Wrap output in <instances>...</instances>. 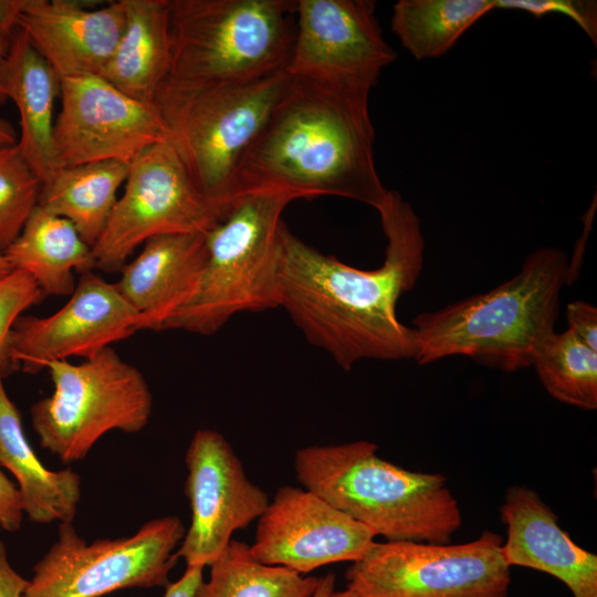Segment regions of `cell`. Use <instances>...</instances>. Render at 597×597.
I'll use <instances>...</instances> for the list:
<instances>
[{"mask_svg":"<svg viewBox=\"0 0 597 597\" xmlns=\"http://www.w3.org/2000/svg\"><path fill=\"white\" fill-rule=\"evenodd\" d=\"M503 542L491 531L464 544L375 542L347 568V588L364 597H506Z\"/></svg>","mask_w":597,"mask_h":597,"instance_id":"30bf717a","label":"cell"},{"mask_svg":"<svg viewBox=\"0 0 597 597\" xmlns=\"http://www.w3.org/2000/svg\"><path fill=\"white\" fill-rule=\"evenodd\" d=\"M329 597H364V596H362L357 591L346 587V589H344V590H337V591L334 590L329 595Z\"/></svg>","mask_w":597,"mask_h":597,"instance_id":"ab89813d","label":"cell"},{"mask_svg":"<svg viewBox=\"0 0 597 597\" xmlns=\"http://www.w3.org/2000/svg\"><path fill=\"white\" fill-rule=\"evenodd\" d=\"M140 331V318L117 290L93 271L81 274L70 300L55 313L20 316L10 339L12 365L25 373L72 357L91 358Z\"/></svg>","mask_w":597,"mask_h":597,"instance_id":"9a60e30c","label":"cell"},{"mask_svg":"<svg viewBox=\"0 0 597 597\" xmlns=\"http://www.w3.org/2000/svg\"><path fill=\"white\" fill-rule=\"evenodd\" d=\"M495 9L520 10L542 18L561 13L572 19L589 39L597 42V4L587 0H495Z\"/></svg>","mask_w":597,"mask_h":597,"instance_id":"f546056e","label":"cell"},{"mask_svg":"<svg viewBox=\"0 0 597 597\" xmlns=\"http://www.w3.org/2000/svg\"><path fill=\"white\" fill-rule=\"evenodd\" d=\"M125 25L101 77L129 97L155 106L171 62L168 0H123Z\"/></svg>","mask_w":597,"mask_h":597,"instance_id":"44dd1931","label":"cell"},{"mask_svg":"<svg viewBox=\"0 0 597 597\" xmlns=\"http://www.w3.org/2000/svg\"><path fill=\"white\" fill-rule=\"evenodd\" d=\"M256 521L252 556L300 575L338 562L354 563L376 537L316 493L293 485L280 486Z\"/></svg>","mask_w":597,"mask_h":597,"instance_id":"2e32d148","label":"cell"},{"mask_svg":"<svg viewBox=\"0 0 597 597\" xmlns=\"http://www.w3.org/2000/svg\"><path fill=\"white\" fill-rule=\"evenodd\" d=\"M494 9L495 0H400L391 30L416 60L438 57Z\"/></svg>","mask_w":597,"mask_h":597,"instance_id":"d4e9b609","label":"cell"},{"mask_svg":"<svg viewBox=\"0 0 597 597\" xmlns=\"http://www.w3.org/2000/svg\"><path fill=\"white\" fill-rule=\"evenodd\" d=\"M168 1L171 62L164 84H234L286 70L297 1Z\"/></svg>","mask_w":597,"mask_h":597,"instance_id":"8992f818","label":"cell"},{"mask_svg":"<svg viewBox=\"0 0 597 597\" xmlns=\"http://www.w3.org/2000/svg\"><path fill=\"white\" fill-rule=\"evenodd\" d=\"M29 0L20 18L33 48L60 78L101 75L125 25L123 0Z\"/></svg>","mask_w":597,"mask_h":597,"instance_id":"e0dca14e","label":"cell"},{"mask_svg":"<svg viewBox=\"0 0 597 597\" xmlns=\"http://www.w3.org/2000/svg\"><path fill=\"white\" fill-rule=\"evenodd\" d=\"M206 255V233H174L148 240L124 265L115 285L138 314L140 331H164L192 296Z\"/></svg>","mask_w":597,"mask_h":597,"instance_id":"d6986e66","label":"cell"},{"mask_svg":"<svg viewBox=\"0 0 597 597\" xmlns=\"http://www.w3.org/2000/svg\"><path fill=\"white\" fill-rule=\"evenodd\" d=\"M18 142L14 128L7 121L0 118V146H12Z\"/></svg>","mask_w":597,"mask_h":597,"instance_id":"8d00e7d4","label":"cell"},{"mask_svg":"<svg viewBox=\"0 0 597 597\" xmlns=\"http://www.w3.org/2000/svg\"><path fill=\"white\" fill-rule=\"evenodd\" d=\"M185 493L191 522L176 552L187 566H210L235 531L256 521L268 493L250 481L229 441L212 429L197 430L185 457Z\"/></svg>","mask_w":597,"mask_h":597,"instance_id":"5bb4252c","label":"cell"},{"mask_svg":"<svg viewBox=\"0 0 597 597\" xmlns=\"http://www.w3.org/2000/svg\"><path fill=\"white\" fill-rule=\"evenodd\" d=\"M397 59L370 0H298L287 73L370 93Z\"/></svg>","mask_w":597,"mask_h":597,"instance_id":"7c38bea8","label":"cell"},{"mask_svg":"<svg viewBox=\"0 0 597 597\" xmlns=\"http://www.w3.org/2000/svg\"><path fill=\"white\" fill-rule=\"evenodd\" d=\"M294 199L254 191L239 196L206 232V261L189 301L164 329L212 335L234 315L280 306L281 219Z\"/></svg>","mask_w":597,"mask_h":597,"instance_id":"5b68a950","label":"cell"},{"mask_svg":"<svg viewBox=\"0 0 597 597\" xmlns=\"http://www.w3.org/2000/svg\"><path fill=\"white\" fill-rule=\"evenodd\" d=\"M12 269L28 273L45 295H71L74 271L95 269L92 248L66 219L36 206L19 237L3 251Z\"/></svg>","mask_w":597,"mask_h":597,"instance_id":"603a6c76","label":"cell"},{"mask_svg":"<svg viewBox=\"0 0 597 597\" xmlns=\"http://www.w3.org/2000/svg\"><path fill=\"white\" fill-rule=\"evenodd\" d=\"M9 43L10 42L0 40V107L8 101L4 94L3 87H2L1 77H2V70H3L7 52L9 49Z\"/></svg>","mask_w":597,"mask_h":597,"instance_id":"74e56055","label":"cell"},{"mask_svg":"<svg viewBox=\"0 0 597 597\" xmlns=\"http://www.w3.org/2000/svg\"><path fill=\"white\" fill-rule=\"evenodd\" d=\"M501 515L507 527L502 551L510 567L523 566L552 575L568 587L573 597H597V556L570 538L534 490L523 485L509 488Z\"/></svg>","mask_w":597,"mask_h":597,"instance_id":"ac0fdd59","label":"cell"},{"mask_svg":"<svg viewBox=\"0 0 597 597\" xmlns=\"http://www.w3.org/2000/svg\"><path fill=\"white\" fill-rule=\"evenodd\" d=\"M0 465L18 481L23 513L34 523H72L81 499V478L72 469H46L29 444L17 406L0 379Z\"/></svg>","mask_w":597,"mask_h":597,"instance_id":"7402d4cb","label":"cell"},{"mask_svg":"<svg viewBox=\"0 0 597 597\" xmlns=\"http://www.w3.org/2000/svg\"><path fill=\"white\" fill-rule=\"evenodd\" d=\"M186 530L178 516L145 523L134 535L87 544L72 523L34 565L23 597H100L123 588L165 587Z\"/></svg>","mask_w":597,"mask_h":597,"instance_id":"9c48e42d","label":"cell"},{"mask_svg":"<svg viewBox=\"0 0 597 597\" xmlns=\"http://www.w3.org/2000/svg\"><path fill=\"white\" fill-rule=\"evenodd\" d=\"M291 75L286 70L234 84H163L155 105L193 184L220 218L234 201L238 165Z\"/></svg>","mask_w":597,"mask_h":597,"instance_id":"52a82bcc","label":"cell"},{"mask_svg":"<svg viewBox=\"0 0 597 597\" xmlns=\"http://www.w3.org/2000/svg\"><path fill=\"white\" fill-rule=\"evenodd\" d=\"M29 0H0V40L10 42L19 30L21 14Z\"/></svg>","mask_w":597,"mask_h":597,"instance_id":"836d02e7","label":"cell"},{"mask_svg":"<svg viewBox=\"0 0 597 597\" xmlns=\"http://www.w3.org/2000/svg\"><path fill=\"white\" fill-rule=\"evenodd\" d=\"M45 368L53 392L31 406V421L41 447L62 463L83 460L112 430L136 433L147 426L149 386L112 347L78 364L60 360Z\"/></svg>","mask_w":597,"mask_h":597,"instance_id":"ba28073f","label":"cell"},{"mask_svg":"<svg viewBox=\"0 0 597 597\" xmlns=\"http://www.w3.org/2000/svg\"><path fill=\"white\" fill-rule=\"evenodd\" d=\"M43 295L36 282L21 270L13 269L0 279V379L12 366L10 339L15 322Z\"/></svg>","mask_w":597,"mask_h":597,"instance_id":"f1b7e54d","label":"cell"},{"mask_svg":"<svg viewBox=\"0 0 597 597\" xmlns=\"http://www.w3.org/2000/svg\"><path fill=\"white\" fill-rule=\"evenodd\" d=\"M28 580L10 565L6 545L0 541V597H23Z\"/></svg>","mask_w":597,"mask_h":597,"instance_id":"d6a6232c","label":"cell"},{"mask_svg":"<svg viewBox=\"0 0 597 597\" xmlns=\"http://www.w3.org/2000/svg\"><path fill=\"white\" fill-rule=\"evenodd\" d=\"M569 279L563 250L537 249L513 277L489 292L417 315L413 359L426 365L467 356L504 371L532 366L555 332L561 292Z\"/></svg>","mask_w":597,"mask_h":597,"instance_id":"3957f363","label":"cell"},{"mask_svg":"<svg viewBox=\"0 0 597 597\" xmlns=\"http://www.w3.org/2000/svg\"><path fill=\"white\" fill-rule=\"evenodd\" d=\"M203 567L187 566L184 575L174 583L165 586L164 597H195L199 586L203 582Z\"/></svg>","mask_w":597,"mask_h":597,"instance_id":"e575fe53","label":"cell"},{"mask_svg":"<svg viewBox=\"0 0 597 597\" xmlns=\"http://www.w3.org/2000/svg\"><path fill=\"white\" fill-rule=\"evenodd\" d=\"M376 451L365 440L302 448L296 479L388 542L450 543L462 517L446 478L406 470Z\"/></svg>","mask_w":597,"mask_h":597,"instance_id":"277c9868","label":"cell"},{"mask_svg":"<svg viewBox=\"0 0 597 597\" xmlns=\"http://www.w3.org/2000/svg\"><path fill=\"white\" fill-rule=\"evenodd\" d=\"M42 184L15 145L0 146V252L21 233Z\"/></svg>","mask_w":597,"mask_h":597,"instance_id":"83f0119b","label":"cell"},{"mask_svg":"<svg viewBox=\"0 0 597 597\" xmlns=\"http://www.w3.org/2000/svg\"><path fill=\"white\" fill-rule=\"evenodd\" d=\"M566 317L568 329L597 352V308L584 301H575L567 305Z\"/></svg>","mask_w":597,"mask_h":597,"instance_id":"4dcf8cb0","label":"cell"},{"mask_svg":"<svg viewBox=\"0 0 597 597\" xmlns=\"http://www.w3.org/2000/svg\"><path fill=\"white\" fill-rule=\"evenodd\" d=\"M318 577L256 561L250 545L231 540L210 565L195 597H313Z\"/></svg>","mask_w":597,"mask_h":597,"instance_id":"484cf974","label":"cell"},{"mask_svg":"<svg viewBox=\"0 0 597 597\" xmlns=\"http://www.w3.org/2000/svg\"><path fill=\"white\" fill-rule=\"evenodd\" d=\"M12 269L3 252H0V279L7 275Z\"/></svg>","mask_w":597,"mask_h":597,"instance_id":"f35d334b","label":"cell"},{"mask_svg":"<svg viewBox=\"0 0 597 597\" xmlns=\"http://www.w3.org/2000/svg\"><path fill=\"white\" fill-rule=\"evenodd\" d=\"M532 366L556 400L586 410L597 408V352L570 329L548 336Z\"/></svg>","mask_w":597,"mask_h":597,"instance_id":"4316f807","label":"cell"},{"mask_svg":"<svg viewBox=\"0 0 597 597\" xmlns=\"http://www.w3.org/2000/svg\"><path fill=\"white\" fill-rule=\"evenodd\" d=\"M128 168L119 161L62 167L42 185L38 206L69 220L92 248L107 224Z\"/></svg>","mask_w":597,"mask_h":597,"instance_id":"cb8c5ba5","label":"cell"},{"mask_svg":"<svg viewBox=\"0 0 597 597\" xmlns=\"http://www.w3.org/2000/svg\"><path fill=\"white\" fill-rule=\"evenodd\" d=\"M387 239L376 270L349 266L281 228L280 306L312 345L344 370L363 359L415 357L416 335L397 316L400 296L423 265L425 239L412 206L389 190L377 210Z\"/></svg>","mask_w":597,"mask_h":597,"instance_id":"6da1fadb","label":"cell"},{"mask_svg":"<svg viewBox=\"0 0 597 597\" xmlns=\"http://www.w3.org/2000/svg\"><path fill=\"white\" fill-rule=\"evenodd\" d=\"M23 509L18 486L0 470V526L15 532L22 523Z\"/></svg>","mask_w":597,"mask_h":597,"instance_id":"1f68e13d","label":"cell"},{"mask_svg":"<svg viewBox=\"0 0 597 597\" xmlns=\"http://www.w3.org/2000/svg\"><path fill=\"white\" fill-rule=\"evenodd\" d=\"M1 83L19 113L21 132L17 147L45 185L60 169L53 140V112L61 93V78L20 29L10 40Z\"/></svg>","mask_w":597,"mask_h":597,"instance_id":"ffe728a7","label":"cell"},{"mask_svg":"<svg viewBox=\"0 0 597 597\" xmlns=\"http://www.w3.org/2000/svg\"><path fill=\"white\" fill-rule=\"evenodd\" d=\"M219 220L172 144H155L129 164L124 191L92 247L95 269L121 271L148 240L174 233H206Z\"/></svg>","mask_w":597,"mask_h":597,"instance_id":"8fae6325","label":"cell"},{"mask_svg":"<svg viewBox=\"0 0 597 597\" xmlns=\"http://www.w3.org/2000/svg\"><path fill=\"white\" fill-rule=\"evenodd\" d=\"M335 574L327 573L326 575L318 577L317 586L313 597H329L335 590Z\"/></svg>","mask_w":597,"mask_h":597,"instance_id":"d590c367","label":"cell"},{"mask_svg":"<svg viewBox=\"0 0 597 597\" xmlns=\"http://www.w3.org/2000/svg\"><path fill=\"white\" fill-rule=\"evenodd\" d=\"M53 140L60 168L100 161L129 165L169 140L156 107L124 94L98 75L61 78Z\"/></svg>","mask_w":597,"mask_h":597,"instance_id":"4fadbf2b","label":"cell"},{"mask_svg":"<svg viewBox=\"0 0 597 597\" xmlns=\"http://www.w3.org/2000/svg\"><path fill=\"white\" fill-rule=\"evenodd\" d=\"M369 94L291 75L238 165L234 199L338 196L378 210L389 190L375 165Z\"/></svg>","mask_w":597,"mask_h":597,"instance_id":"7a4b0ae2","label":"cell"}]
</instances>
